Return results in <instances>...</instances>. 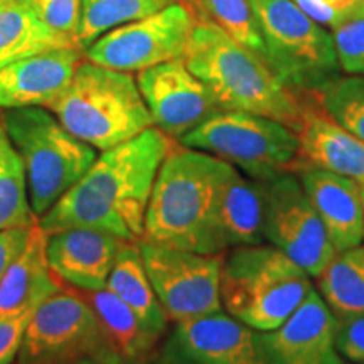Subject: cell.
Instances as JSON below:
<instances>
[{"label":"cell","mask_w":364,"mask_h":364,"mask_svg":"<svg viewBox=\"0 0 364 364\" xmlns=\"http://www.w3.org/2000/svg\"><path fill=\"white\" fill-rule=\"evenodd\" d=\"M171 147V136L149 127L134 139L105 150L41 216L39 226L46 235L88 228L125 241H140L154 182Z\"/></svg>","instance_id":"cell-1"},{"label":"cell","mask_w":364,"mask_h":364,"mask_svg":"<svg viewBox=\"0 0 364 364\" xmlns=\"http://www.w3.org/2000/svg\"><path fill=\"white\" fill-rule=\"evenodd\" d=\"M235 166L211 154L174 145L164 159L145 213L144 241L203 255H221L220 209Z\"/></svg>","instance_id":"cell-2"},{"label":"cell","mask_w":364,"mask_h":364,"mask_svg":"<svg viewBox=\"0 0 364 364\" xmlns=\"http://www.w3.org/2000/svg\"><path fill=\"white\" fill-rule=\"evenodd\" d=\"M184 61L223 112H248L299 127L307 93L289 88L265 59L220 27L196 21Z\"/></svg>","instance_id":"cell-3"},{"label":"cell","mask_w":364,"mask_h":364,"mask_svg":"<svg viewBox=\"0 0 364 364\" xmlns=\"http://www.w3.org/2000/svg\"><path fill=\"white\" fill-rule=\"evenodd\" d=\"M46 108L76 139L102 152L154 127L134 76L91 61L80 63L68 88Z\"/></svg>","instance_id":"cell-4"},{"label":"cell","mask_w":364,"mask_h":364,"mask_svg":"<svg viewBox=\"0 0 364 364\" xmlns=\"http://www.w3.org/2000/svg\"><path fill=\"white\" fill-rule=\"evenodd\" d=\"M312 277L272 245L236 247L221 272V302L231 317L268 332L284 324L316 287Z\"/></svg>","instance_id":"cell-5"},{"label":"cell","mask_w":364,"mask_h":364,"mask_svg":"<svg viewBox=\"0 0 364 364\" xmlns=\"http://www.w3.org/2000/svg\"><path fill=\"white\" fill-rule=\"evenodd\" d=\"M2 122L24 164L31 209L43 216L86 174L97 149L76 139L44 107L11 108Z\"/></svg>","instance_id":"cell-6"},{"label":"cell","mask_w":364,"mask_h":364,"mask_svg":"<svg viewBox=\"0 0 364 364\" xmlns=\"http://www.w3.org/2000/svg\"><path fill=\"white\" fill-rule=\"evenodd\" d=\"M250 4L267 63L289 88L318 95L344 75L329 31L294 0H250Z\"/></svg>","instance_id":"cell-7"},{"label":"cell","mask_w":364,"mask_h":364,"mask_svg":"<svg viewBox=\"0 0 364 364\" xmlns=\"http://www.w3.org/2000/svg\"><path fill=\"white\" fill-rule=\"evenodd\" d=\"M230 162L253 181L299 174V136L273 118L248 112H220L179 139Z\"/></svg>","instance_id":"cell-8"},{"label":"cell","mask_w":364,"mask_h":364,"mask_svg":"<svg viewBox=\"0 0 364 364\" xmlns=\"http://www.w3.org/2000/svg\"><path fill=\"white\" fill-rule=\"evenodd\" d=\"M145 270L167 318L176 322L223 311L221 255L139 241Z\"/></svg>","instance_id":"cell-9"},{"label":"cell","mask_w":364,"mask_h":364,"mask_svg":"<svg viewBox=\"0 0 364 364\" xmlns=\"http://www.w3.org/2000/svg\"><path fill=\"white\" fill-rule=\"evenodd\" d=\"M258 182L263 193L265 240L316 279L334 258L336 250L299 174Z\"/></svg>","instance_id":"cell-10"},{"label":"cell","mask_w":364,"mask_h":364,"mask_svg":"<svg viewBox=\"0 0 364 364\" xmlns=\"http://www.w3.org/2000/svg\"><path fill=\"white\" fill-rule=\"evenodd\" d=\"M194 24L189 9L176 0L156 14L103 34L85 49L86 58L117 71H144L184 58Z\"/></svg>","instance_id":"cell-11"},{"label":"cell","mask_w":364,"mask_h":364,"mask_svg":"<svg viewBox=\"0 0 364 364\" xmlns=\"http://www.w3.org/2000/svg\"><path fill=\"white\" fill-rule=\"evenodd\" d=\"M136 85L154 127L171 139H181L223 112L206 85L186 65L184 58L139 71Z\"/></svg>","instance_id":"cell-12"},{"label":"cell","mask_w":364,"mask_h":364,"mask_svg":"<svg viewBox=\"0 0 364 364\" xmlns=\"http://www.w3.org/2000/svg\"><path fill=\"white\" fill-rule=\"evenodd\" d=\"M268 364H344L336 317L316 289L277 329L258 334Z\"/></svg>","instance_id":"cell-13"},{"label":"cell","mask_w":364,"mask_h":364,"mask_svg":"<svg viewBox=\"0 0 364 364\" xmlns=\"http://www.w3.org/2000/svg\"><path fill=\"white\" fill-rule=\"evenodd\" d=\"M295 134L300 171H327L364 184V142L339 125L316 95H307Z\"/></svg>","instance_id":"cell-14"},{"label":"cell","mask_w":364,"mask_h":364,"mask_svg":"<svg viewBox=\"0 0 364 364\" xmlns=\"http://www.w3.org/2000/svg\"><path fill=\"white\" fill-rule=\"evenodd\" d=\"M81 56V48H59L0 68V108H46L71 83Z\"/></svg>","instance_id":"cell-15"},{"label":"cell","mask_w":364,"mask_h":364,"mask_svg":"<svg viewBox=\"0 0 364 364\" xmlns=\"http://www.w3.org/2000/svg\"><path fill=\"white\" fill-rule=\"evenodd\" d=\"M176 341L194 364H268L257 331L223 311L177 322Z\"/></svg>","instance_id":"cell-16"},{"label":"cell","mask_w":364,"mask_h":364,"mask_svg":"<svg viewBox=\"0 0 364 364\" xmlns=\"http://www.w3.org/2000/svg\"><path fill=\"white\" fill-rule=\"evenodd\" d=\"M124 243L125 240L103 231L71 228L48 235L46 258L59 279L81 290H98L107 287L108 275Z\"/></svg>","instance_id":"cell-17"},{"label":"cell","mask_w":364,"mask_h":364,"mask_svg":"<svg viewBox=\"0 0 364 364\" xmlns=\"http://www.w3.org/2000/svg\"><path fill=\"white\" fill-rule=\"evenodd\" d=\"M299 179L324 223L336 253L364 241V204L361 184L327 171L306 169Z\"/></svg>","instance_id":"cell-18"},{"label":"cell","mask_w":364,"mask_h":364,"mask_svg":"<svg viewBox=\"0 0 364 364\" xmlns=\"http://www.w3.org/2000/svg\"><path fill=\"white\" fill-rule=\"evenodd\" d=\"M97 327V316L83 295L58 290L31 316L22 351L27 358L59 353L88 338Z\"/></svg>","instance_id":"cell-19"},{"label":"cell","mask_w":364,"mask_h":364,"mask_svg":"<svg viewBox=\"0 0 364 364\" xmlns=\"http://www.w3.org/2000/svg\"><path fill=\"white\" fill-rule=\"evenodd\" d=\"M46 240L48 235L36 221L26 247L0 279V317L34 312L59 290V282L46 258Z\"/></svg>","instance_id":"cell-20"},{"label":"cell","mask_w":364,"mask_h":364,"mask_svg":"<svg viewBox=\"0 0 364 364\" xmlns=\"http://www.w3.org/2000/svg\"><path fill=\"white\" fill-rule=\"evenodd\" d=\"M107 289L129 306L150 338L157 339L167 324V316L159 302L145 270L139 241H125L113 263Z\"/></svg>","instance_id":"cell-21"},{"label":"cell","mask_w":364,"mask_h":364,"mask_svg":"<svg viewBox=\"0 0 364 364\" xmlns=\"http://www.w3.org/2000/svg\"><path fill=\"white\" fill-rule=\"evenodd\" d=\"M59 48L80 46L49 29L27 0H0V68Z\"/></svg>","instance_id":"cell-22"},{"label":"cell","mask_w":364,"mask_h":364,"mask_svg":"<svg viewBox=\"0 0 364 364\" xmlns=\"http://www.w3.org/2000/svg\"><path fill=\"white\" fill-rule=\"evenodd\" d=\"M221 233L226 248L263 243V193L258 181L236 169L228 181L220 209Z\"/></svg>","instance_id":"cell-23"},{"label":"cell","mask_w":364,"mask_h":364,"mask_svg":"<svg viewBox=\"0 0 364 364\" xmlns=\"http://www.w3.org/2000/svg\"><path fill=\"white\" fill-rule=\"evenodd\" d=\"M314 287L334 317L364 316V245L336 253Z\"/></svg>","instance_id":"cell-24"},{"label":"cell","mask_w":364,"mask_h":364,"mask_svg":"<svg viewBox=\"0 0 364 364\" xmlns=\"http://www.w3.org/2000/svg\"><path fill=\"white\" fill-rule=\"evenodd\" d=\"M83 299L97 316L98 326L107 331L113 348L124 356H139L156 341L145 332L134 311L107 287L98 290H85Z\"/></svg>","instance_id":"cell-25"},{"label":"cell","mask_w":364,"mask_h":364,"mask_svg":"<svg viewBox=\"0 0 364 364\" xmlns=\"http://www.w3.org/2000/svg\"><path fill=\"white\" fill-rule=\"evenodd\" d=\"M36 223L27 193L22 159L0 122V230L29 228Z\"/></svg>","instance_id":"cell-26"},{"label":"cell","mask_w":364,"mask_h":364,"mask_svg":"<svg viewBox=\"0 0 364 364\" xmlns=\"http://www.w3.org/2000/svg\"><path fill=\"white\" fill-rule=\"evenodd\" d=\"M176 0H81L78 27L80 48H90L103 34L129 22L144 19Z\"/></svg>","instance_id":"cell-27"},{"label":"cell","mask_w":364,"mask_h":364,"mask_svg":"<svg viewBox=\"0 0 364 364\" xmlns=\"http://www.w3.org/2000/svg\"><path fill=\"white\" fill-rule=\"evenodd\" d=\"M189 9L196 21H204L220 27L221 31L265 58L260 31L250 0H181Z\"/></svg>","instance_id":"cell-28"},{"label":"cell","mask_w":364,"mask_h":364,"mask_svg":"<svg viewBox=\"0 0 364 364\" xmlns=\"http://www.w3.org/2000/svg\"><path fill=\"white\" fill-rule=\"evenodd\" d=\"M329 115L364 142V78L343 75L329 88L316 95Z\"/></svg>","instance_id":"cell-29"},{"label":"cell","mask_w":364,"mask_h":364,"mask_svg":"<svg viewBox=\"0 0 364 364\" xmlns=\"http://www.w3.org/2000/svg\"><path fill=\"white\" fill-rule=\"evenodd\" d=\"M341 70L364 78V0L346 19L331 29Z\"/></svg>","instance_id":"cell-30"},{"label":"cell","mask_w":364,"mask_h":364,"mask_svg":"<svg viewBox=\"0 0 364 364\" xmlns=\"http://www.w3.org/2000/svg\"><path fill=\"white\" fill-rule=\"evenodd\" d=\"M27 4L49 29L78 44L76 36L81 21V0H27Z\"/></svg>","instance_id":"cell-31"},{"label":"cell","mask_w":364,"mask_h":364,"mask_svg":"<svg viewBox=\"0 0 364 364\" xmlns=\"http://www.w3.org/2000/svg\"><path fill=\"white\" fill-rule=\"evenodd\" d=\"M336 346L343 359L364 364V316L336 317Z\"/></svg>","instance_id":"cell-32"},{"label":"cell","mask_w":364,"mask_h":364,"mask_svg":"<svg viewBox=\"0 0 364 364\" xmlns=\"http://www.w3.org/2000/svg\"><path fill=\"white\" fill-rule=\"evenodd\" d=\"M311 19L329 29L341 24L363 0H294Z\"/></svg>","instance_id":"cell-33"},{"label":"cell","mask_w":364,"mask_h":364,"mask_svg":"<svg viewBox=\"0 0 364 364\" xmlns=\"http://www.w3.org/2000/svg\"><path fill=\"white\" fill-rule=\"evenodd\" d=\"M33 314L24 312L21 316L0 317V364H11L19 349H22L27 324Z\"/></svg>","instance_id":"cell-34"},{"label":"cell","mask_w":364,"mask_h":364,"mask_svg":"<svg viewBox=\"0 0 364 364\" xmlns=\"http://www.w3.org/2000/svg\"><path fill=\"white\" fill-rule=\"evenodd\" d=\"M31 228H11V230H0V279L6 273L7 267L14 262V258L22 252L29 240Z\"/></svg>","instance_id":"cell-35"},{"label":"cell","mask_w":364,"mask_h":364,"mask_svg":"<svg viewBox=\"0 0 364 364\" xmlns=\"http://www.w3.org/2000/svg\"><path fill=\"white\" fill-rule=\"evenodd\" d=\"M361 194H363V204H364V184H361Z\"/></svg>","instance_id":"cell-36"}]
</instances>
